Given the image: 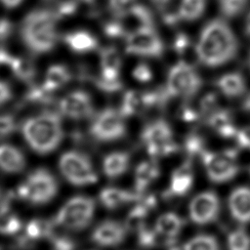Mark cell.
I'll use <instances>...</instances> for the list:
<instances>
[{"mask_svg":"<svg viewBox=\"0 0 250 250\" xmlns=\"http://www.w3.org/2000/svg\"><path fill=\"white\" fill-rule=\"evenodd\" d=\"M238 40L224 20L214 19L201 29L194 53L198 62L207 67H218L232 61L237 55Z\"/></svg>","mask_w":250,"mask_h":250,"instance_id":"obj_1","label":"cell"},{"mask_svg":"<svg viewBox=\"0 0 250 250\" xmlns=\"http://www.w3.org/2000/svg\"><path fill=\"white\" fill-rule=\"evenodd\" d=\"M57 21L54 11L38 9L28 13L21 26V37L24 45L34 54L51 52L58 41Z\"/></svg>","mask_w":250,"mask_h":250,"instance_id":"obj_2","label":"cell"},{"mask_svg":"<svg viewBox=\"0 0 250 250\" xmlns=\"http://www.w3.org/2000/svg\"><path fill=\"white\" fill-rule=\"evenodd\" d=\"M21 133L29 147L38 154L54 151L63 138L61 117L51 111L27 118L21 125Z\"/></svg>","mask_w":250,"mask_h":250,"instance_id":"obj_3","label":"cell"},{"mask_svg":"<svg viewBox=\"0 0 250 250\" xmlns=\"http://www.w3.org/2000/svg\"><path fill=\"white\" fill-rule=\"evenodd\" d=\"M202 85L200 74L186 61L177 62L168 70L165 87L173 98L189 99L199 92Z\"/></svg>","mask_w":250,"mask_h":250,"instance_id":"obj_4","label":"cell"},{"mask_svg":"<svg viewBox=\"0 0 250 250\" xmlns=\"http://www.w3.org/2000/svg\"><path fill=\"white\" fill-rule=\"evenodd\" d=\"M58 192L55 177L46 169L38 168L30 173L18 188V195L32 204L50 202Z\"/></svg>","mask_w":250,"mask_h":250,"instance_id":"obj_5","label":"cell"},{"mask_svg":"<svg viewBox=\"0 0 250 250\" xmlns=\"http://www.w3.org/2000/svg\"><path fill=\"white\" fill-rule=\"evenodd\" d=\"M96 204L93 198L78 195L68 199L59 210L55 223L66 229L81 230L93 220Z\"/></svg>","mask_w":250,"mask_h":250,"instance_id":"obj_6","label":"cell"},{"mask_svg":"<svg viewBox=\"0 0 250 250\" xmlns=\"http://www.w3.org/2000/svg\"><path fill=\"white\" fill-rule=\"evenodd\" d=\"M141 140L147 153L152 157L167 156L179 149L173 139L171 126L163 119H156L146 124L141 133Z\"/></svg>","mask_w":250,"mask_h":250,"instance_id":"obj_7","label":"cell"},{"mask_svg":"<svg viewBox=\"0 0 250 250\" xmlns=\"http://www.w3.org/2000/svg\"><path fill=\"white\" fill-rule=\"evenodd\" d=\"M59 168L65 180L73 186L83 187L98 182V175L90 158L77 150L62 153L59 160Z\"/></svg>","mask_w":250,"mask_h":250,"instance_id":"obj_8","label":"cell"},{"mask_svg":"<svg viewBox=\"0 0 250 250\" xmlns=\"http://www.w3.org/2000/svg\"><path fill=\"white\" fill-rule=\"evenodd\" d=\"M125 52L145 58H160L164 43L154 26H142L129 31L125 37Z\"/></svg>","mask_w":250,"mask_h":250,"instance_id":"obj_9","label":"cell"},{"mask_svg":"<svg viewBox=\"0 0 250 250\" xmlns=\"http://www.w3.org/2000/svg\"><path fill=\"white\" fill-rule=\"evenodd\" d=\"M200 156L208 178L214 183H226L238 173L239 168L234 149H227L222 152L205 150Z\"/></svg>","mask_w":250,"mask_h":250,"instance_id":"obj_10","label":"cell"},{"mask_svg":"<svg viewBox=\"0 0 250 250\" xmlns=\"http://www.w3.org/2000/svg\"><path fill=\"white\" fill-rule=\"evenodd\" d=\"M90 133L100 142L117 141L126 134L124 117L118 109L104 108L95 116L90 126Z\"/></svg>","mask_w":250,"mask_h":250,"instance_id":"obj_11","label":"cell"},{"mask_svg":"<svg viewBox=\"0 0 250 250\" xmlns=\"http://www.w3.org/2000/svg\"><path fill=\"white\" fill-rule=\"evenodd\" d=\"M220 199L214 191H203L195 195L188 206L190 220L196 225L214 222L220 213Z\"/></svg>","mask_w":250,"mask_h":250,"instance_id":"obj_12","label":"cell"},{"mask_svg":"<svg viewBox=\"0 0 250 250\" xmlns=\"http://www.w3.org/2000/svg\"><path fill=\"white\" fill-rule=\"evenodd\" d=\"M60 112L71 119H84L94 113L91 96L82 90H76L63 96L59 102Z\"/></svg>","mask_w":250,"mask_h":250,"instance_id":"obj_13","label":"cell"},{"mask_svg":"<svg viewBox=\"0 0 250 250\" xmlns=\"http://www.w3.org/2000/svg\"><path fill=\"white\" fill-rule=\"evenodd\" d=\"M127 228L119 222L107 220L99 224L91 234L92 241L104 247H113L122 243Z\"/></svg>","mask_w":250,"mask_h":250,"instance_id":"obj_14","label":"cell"},{"mask_svg":"<svg viewBox=\"0 0 250 250\" xmlns=\"http://www.w3.org/2000/svg\"><path fill=\"white\" fill-rule=\"evenodd\" d=\"M229 209L231 217L240 224L250 223V188L238 187L229 197Z\"/></svg>","mask_w":250,"mask_h":250,"instance_id":"obj_15","label":"cell"},{"mask_svg":"<svg viewBox=\"0 0 250 250\" xmlns=\"http://www.w3.org/2000/svg\"><path fill=\"white\" fill-rule=\"evenodd\" d=\"M215 86L227 98H238L242 96L247 89L246 80L238 71L225 73L217 78Z\"/></svg>","mask_w":250,"mask_h":250,"instance_id":"obj_16","label":"cell"},{"mask_svg":"<svg viewBox=\"0 0 250 250\" xmlns=\"http://www.w3.org/2000/svg\"><path fill=\"white\" fill-rule=\"evenodd\" d=\"M207 124L222 138L231 139L237 133L231 113L228 109L218 108L206 117Z\"/></svg>","mask_w":250,"mask_h":250,"instance_id":"obj_17","label":"cell"},{"mask_svg":"<svg viewBox=\"0 0 250 250\" xmlns=\"http://www.w3.org/2000/svg\"><path fill=\"white\" fill-rule=\"evenodd\" d=\"M99 198L106 209L114 210L130 202L138 201L141 194L117 188H104L100 191Z\"/></svg>","mask_w":250,"mask_h":250,"instance_id":"obj_18","label":"cell"},{"mask_svg":"<svg viewBox=\"0 0 250 250\" xmlns=\"http://www.w3.org/2000/svg\"><path fill=\"white\" fill-rule=\"evenodd\" d=\"M26 164L23 153L8 144L0 145V169L9 174L21 172Z\"/></svg>","mask_w":250,"mask_h":250,"instance_id":"obj_19","label":"cell"},{"mask_svg":"<svg viewBox=\"0 0 250 250\" xmlns=\"http://www.w3.org/2000/svg\"><path fill=\"white\" fill-rule=\"evenodd\" d=\"M65 45L75 53H89L98 48L99 41L95 35L86 30H75L63 36Z\"/></svg>","mask_w":250,"mask_h":250,"instance_id":"obj_20","label":"cell"},{"mask_svg":"<svg viewBox=\"0 0 250 250\" xmlns=\"http://www.w3.org/2000/svg\"><path fill=\"white\" fill-rule=\"evenodd\" d=\"M184 227L183 219L176 213L168 212L160 215L154 225V229L165 240L174 241Z\"/></svg>","mask_w":250,"mask_h":250,"instance_id":"obj_21","label":"cell"},{"mask_svg":"<svg viewBox=\"0 0 250 250\" xmlns=\"http://www.w3.org/2000/svg\"><path fill=\"white\" fill-rule=\"evenodd\" d=\"M130 156L125 151H113L104 156L103 171L109 179H115L123 175L129 167Z\"/></svg>","mask_w":250,"mask_h":250,"instance_id":"obj_22","label":"cell"},{"mask_svg":"<svg viewBox=\"0 0 250 250\" xmlns=\"http://www.w3.org/2000/svg\"><path fill=\"white\" fill-rule=\"evenodd\" d=\"M193 175L189 163H185L174 170L170 181V192L173 195L187 194L192 187Z\"/></svg>","mask_w":250,"mask_h":250,"instance_id":"obj_23","label":"cell"},{"mask_svg":"<svg viewBox=\"0 0 250 250\" xmlns=\"http://www.w3.org/2000/svg\"><path fill=\"white\" fill-rule=\"evenodd\" d=\"M159 167L154 160L141 162L135 171L136 192L142 193L159 176Z\"/></svg>","mask_w":250,"mask_h":250,"instance_id":"obj_24","label":"cell"},{"mask_svg":"<svg viewBox=\"0 0 250 250\" xmlns=\"http://www.w3.org/2000/svg\"><path fill=\"white\" fill-rule=\"evenodd\" d=\"M70 79L71 72L68 67L61 63H56L48 67L43 85L49 91L54 92L65 85Z\"/></svg>","mask_w":250,"mask_h":250,"instance_id":"obj_25","label":"cell"},{"mask_svg":"<svg viewBox=\"0 0 250 250\" xmlns=\"http://www.w3.org/2000/svg\"><path fill=\"white\" fill-rule=\"evenodd\" d=\"M207 6V0H181L177 13L181 21H194L200 19Z\"/></svg>","mask_w":250,"mask_h":250,"instance_id":"obj_26","label":"cell"},{"mask_svg":"<svg viewBox=\"0 0 250 250\" xmlns=\"http://www.w3.org/2000/svg\"><path fill=\"white\" fill-rule=\"evenodd\" d=\"M56 223L43 219H33L25 226V236L30 241L50 237L55 229Z\"/></svg>","mask_w":250,"mask_h":250,"instance_id":"obj_27","label":"cell"},{"mask_svg":"<svg viewBox=\"0 0 250 250\" xmlns=\"http://www.w3.org/2000/svg\"><path fill=\"white\" fill-rule=\"evenodd\" d=\"M143 108L144 104L142 93H139L135 90H128L123 95L118 110L124 118H127L137 115Z\"/></svg>","mask_w":250,"mask_h":250,"instance_id":"obj_28","label":"cell"},{"mask_svg":"<svg viewBox=\"0 0 250 250\" xmlns=\"http://www.w3.org/2000/svg\"><path fill=\"white\" fill-rule=\"evenodd\" d=\"M21 229V221L19 216L7 205L0 207V233L11 235Z\"/></svg>","mask_w":250,"mask_h":250,"instance_id":"obj_29","label":"cell"},{"mask_svg":"<svg viewBox=\"0 0 250 250\" xmlns=\"http://www.w3.org/2000/svg\"><path fill=\"white\" fill-rule=\"evenodd\" d=\"M9 66L11 67L13 73L21 81H31L35 74H36V68L33 62L27 59L19 58V57H13Z\"/></svg>","mask_w":250,"mask_h":250,"instance_id":"obj_30","label":"cell"},{"mask_svg":"<svg viewBox=\"0 0 250 250\" xmlns=\"http://www.w3.org/2000/svg\"><path fill=\"white\" fill-rule=\"evenodd\" d=\"M95 83L97 87L103 92L114 93L122 89L123 84L120 78V72L104 71L101 70V74L96 78Z\"/></svg>","mask_w":250,"mask_h":250,"instance_id":"obj_31","label":"cell"},{"mask_svg":"<svg viewBox=\"0 0 250 250\" xmlns=\"http://www.w3.org/2000/svg\"><path fill=\"white\" fill-rule=\"evenodd\" d=\"M101 70L120 72L121 57L118 50L114 47H105L100 52Z\"/></svg>","mask_w":250,"mask_h":250,"instance_id":"obj_32","label":"cell"},{"mask_svg":"<svg viewBox=\"0 0 250 250\" xmlns=\"http://www.w3.org/2000/svg\"><path fill=\"white\" fill-rule=\"evenodd\" d=\"M131 17L137 23L138 27L154 26V19L147 7L142 4H134L123 17ZM121 17V18H123Z\"/></svg>","mask_w":250,"mask_h":250,"instance_id":"obj_33","label":"cell"},{"mask_svg":"<svg viewBox=\"0 0 250 250\" xmlns=\"http://www.w3.org/2000/svg\"><path fill=\"white\" fill-rule=\"evenodd\" d=\"M184 250H220V245L215 236L198 234L185 244Z\"/></svg>","mask_w":250,"mask_h":250,"instance_id":"obj_34","label":"cell"},{"mask_svg":"<svg viewBox=\"0 0 250 250\" xmlns=\"http://www.w3.org/2000/svg\"><path fill=\"white\" fill-rule=\"evenodd\" d=\"M229 250H250V235L243 229L232 230L227 239Z\"/></svg>","mask_w":250,"mask_h":250,"instance_id":"obj_35","label":"cell"},{"mask_svg":"<svg viewBox=\"0 0 250 250\" xmlns=\"http://www.w3.org/2000/svg\"><path fill=\"white\" fill-rule=\"evenodd\" d=\"M248 1L249 0H219V9L225 18H236L246 9Z\"/></svg>","mask_w":250,"mask_h":250,"instance_id":"obj_36","label":"cell"},{"mask_svg":"<svg viewBox=\"0 0 250 250\" xmlns=\"http://www.w3.org/2000/svg\"><path fill=\"white\" fill-rule=\"evenodd\" d=\"M184 147L189 156L201 155L206 150L205 140L196 133H190L185 139Z\"/></svg>","mask_w":250,"mask_h":250,"instance_id":"obj_37","label":"cell"},{"mask_svg":"<svg viewBox=\"0 0 250 250\" xmlns=\"http://www.w3.org/2000/svg\"><path fill=\"white\" fill-rule=\"evenodd\" d=\"M104 33L109 38H125L129 31L126 30L124 24L119 20L108 21L104 24Z\"/></svg>","mask_w":250,"mask_h":250,"instance_id":"obj_38","label":"cell"},{"mask_svg":"<svg viewBox=\"0 0 250 250\" xmlns=\"http://www.w3.org/2000/svg\"><path fill=\"white\" fill-rule=\"evenodd\" d=\"M219 107V97L216 93L206 94L200 101L199 111L201 116L207 117L209 114L217 110Z\"/></svg>","mask_w":250,"mask_h":250,"instance_id":"obj_39","label":"cell"},{"mask_svg":"<svg viewBox=\"0 0 250 250\" xmlns=\"http://www.w3.org/2000/svg\"><path fill=\"white\" fill-rule=\"evenodd\" d=\"M53 250H75V242L65 234L57 233L54 229L49 237Z\"/></svg>","mask_w":250,"mask_h":250,"instance_id":"obj_40","label":"cell"},{"mask_svg":"<svg viewBox=\"0 0 250 250\" xmlns=\"http://www.w3.org/2000/svg\"><path fill=\"white\" fill-rule=\"evenodd\" d=\"M159 234L155 229L146 228L144 225L139 229V243L144 248H151L158 242Z\"/></svg>","mask_w":250,"mask_h":250,"instance_id":"obj_41","label":"cell"},{"mask_svg":"<svg viewBox=\"0 0 250 250\" xmlns=\"http://www.w3.org/2000/svg\"><path fill=\"white\" fill-rule=\"evenodd\" d=\"M133 78L140 83H148L153 79V72L146 62H139L132 70Z\"/></svg>","mask_w":250,"mask_h":250,"instance_id":"obj_42","label":"cell"},{"mask_svg":"<svg viewBox=\"0 0 250 250\" xmlns=\"http://www.w3.org/2000/svg\"><path fill=\"white\" fill-rule=\"evenodd\" d=\"M17 129V122L11 114H0V139L12 135Z\"/></svg>","mask_w":250,"mask_h":250,"instance_id":"obj_43","label":"cell"},{"mask_svg":"<svg viewBox=\"0 0 250 250\" xmlns=\"http://www.w3.org/2000/svg\"><path fill=\"white\" fill-rule=\"evenodd\" d=\"M136 1L137 0H108V6L117 18H121L134 4H136Z\"/></svg>","mask_w":250,"mask_h":250,"instance_id":"obj_44","label":"cell"},{"mask_svg":"<svg viewBox=\"0 0 250 250\" xmlns=\"http://www.w3.org/2000/svg\"><path fill=\"white\" fill-rule=\"evenodd\" d=\"M189 46H190V39L186 33L179 32L175 35L172 42V48L176 54L184 55L186 52H188V50L189 49Z\"/></svg>","mask_w":250,"mask_h":250,"instance_id":"obj_45","label":"cell"},{"mask_svg":"<svg viewBox=\"0 0 250 250\" xmlns=\"http://www.w3.org/2000/svg\"><path fill=\"white\" fill-rule=\"evenodd\" d=\"M178 116L186 122H195L201 116L199 109L194 108L190 104H184L178 110Z\"/></svg>","mask_w":250,"mask_h":250,"instance_id":"obj_46","label":"cell"},{"mask_svg":"<svg viewBox=\"0 0 250 250\" xmlns=\"http://www.w3.org/2000/svg\"><path fill=\"white\" fill-rule=\"evenodd\" d=\"M77 2L75 0H64L59 4L58 8L54 11L58 20L73 15L77 10Z\"/></svg>","mask_w":250,"mask_h":250,"instance_id":"obj_47","label":"cell"},{"mask_svg":"<svg viewBox=\"0 0 250 250\" xmlns=\"http://www.w3.org/2000/svg\"><path fill=\"white\" fill-rule=\"evenodd\" d=\"M234 139L238 146L250 149V126L238 129Z\"/></svg>","mask_w":250,"mask_h":250,"instance_id":"obj_48","label":"cell"},{"mask_svg":"<svg viewBox=\"0 0 250 250\" xmlns=\"http://www.w3.org/2000/svg\"><path fill=\"white\" fill-rule=\"evenodd\" d=\"M13 98V90L6 81L0 80V106Z\"/></svg>","mask_w":250,"mask_h":250,"instance_id":"obj_49","label":"cell"},{"mask_svg":"<svg viewBox=\"0 0 250 250\" xmlns=\"http://www.w3.org/2000/svg\"><path fill=\"white\" fill-rule=\"evenodd\" d=\"M13 23L10 20L1 18L0 19V41L7 40L13 31Z\"/></svg>","mask_w":250,"mask_h":250,"instance_id":"obj_50","label":"cell"},{"mask_svg":"<svg viewBox=\"0 0 250 250\" xmlns=\"http://www.w3.org/2000/svg\"><path fill=\"white\" fill-rule=\"evenodd\" d=\"M13 56L10 55L7 51H5L4 49L0 48V65H3V64H6V65H9L11 60H12Z\"/></svg>","mask_w":250,"mask_h":250,"instance_id":"obj_51","label":"cell"},{"mask_svg":"<svg viewBox=\"0 0 250 250\" xmlns=\"http://www.w3.org/2000/svg\"><path fill=\"white\" fill-rule=\"evenodd\" d=\"M23 0H0V2L8 9H14L20 6Z\"/></svg>","mask_w":250,"mask_h":250,"instance_id":"obj_52","label":"cell"},{"mask_svg":"<svg viewBox=\"0 0 250 250\" xmlns=\"http://www.w3.org/2000/svg\"><path fill=\"white\" fill-rule=\"evenodd\" d=\"M150 1L153 5H155L156 7L162 10V9H165L171 3L172 0H150Z\"/></svg>","mask_w":250,"mask_h":250,"instance_id":"obj_53","label":"cell"},{"mask_svg":"<svg viewBox=\"0 0 250 250\" xmlns=\"http://www.w3.org/2000/svg\"><path fill=\"white\" fill-rule=\"evenodd\" d=\"M244 31H245V34L248 37H250V13L247 15V18L244 23Z\"/></svg>","mask_w":250,"mask_h":250,"instance_id":"obj_54","label":"cell"},{"mask_svg":"<svg viewBox=\"0 0 250 250\" xmlns=\"http://www.w3.org/2000/svg\"><path fill=\"white\" fill-rule=\"evenodd\" d=\"M242 106H243V108H244L246 111L250 112V95H248V96L245 98Z\"/></svg>","mask_w":250,"mask_h":250,"instance_id":"obj_55","label":"cell"},{"mask_svg":"<svg viewBox=\"0 0 250 250\" xmlns=\"http://www.w3.org/2000/svg\"><path fill=\"white\" fill-rule=\"evenodd\" d=\"M80 2H83V3H87V4H90V3H93L95 0H78Z\"/></svg>","mask_w":250,"mask_h":250,"instance_id":"obj_56","label":"cell"},{"mask_svg":"<svg viewBox=\"0 0 250 250\" xmlns=\"http://www.w3.org/2000/svg\"><path fill=\"white\" fill-rule=\"evenodd\" d=\"M249 65H250V56H249Z\"/></svg>","mask_w":250,"mask_h":250,"instance_id":"obj_57","label":"cell"},{"mask_svg":"<svg viewBox=\"0 0 250 250\" xmlns=\"http://www.w3.org/2000/svg\"><path fill=\"white\" fill-rule=\"evenodd\" d=\"M46 1H54V0H46Z\"/></svg>","mask_w":250,"mask_h":250,"instance_id":"obj_58","label":"cell"}]
</instances>
